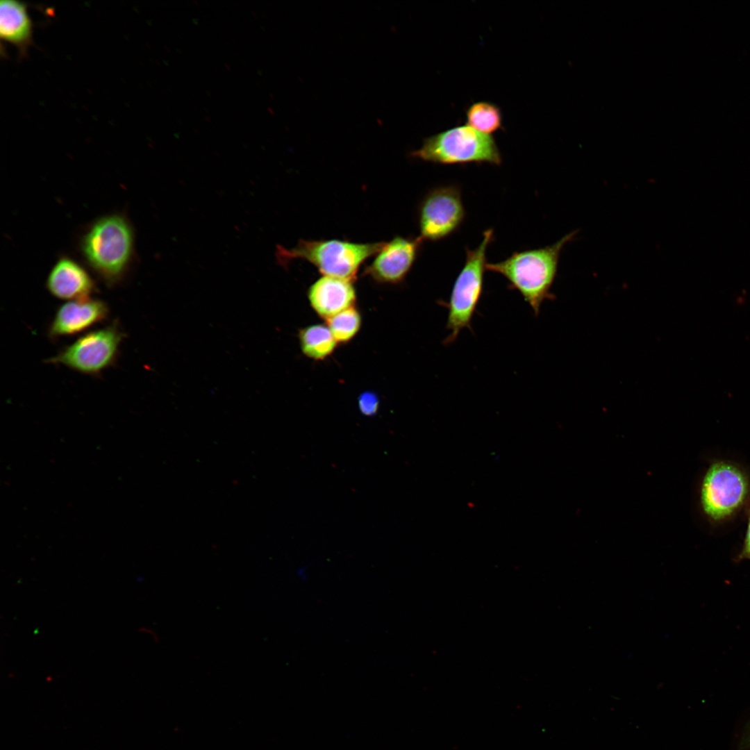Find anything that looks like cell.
<instances>
[{
	"label": "cell",
	"instance_id": "obj_1",
	"mask_svg": "<svg viewBox=\"0 0 750 750\" xmlns=\"http://www.w3.org/2000/svg\"><path fill=\"white\" fill-rule=\"evenodd\" d=\"M576 232L565 235L551 245L515 251L503 260L487 263L486 270L503 276L508 288L518 291L537 316L542 302L553 297L550 290L556 276L560 253Z\"/></svg>",
	"mask_w": 750,
	"mask_h": 750
},
{
	"label": "cell",
	"instance_id": "obj_2",
	"mask_svg": "<svg viewBox=\"0 0 750 750\" xmlns=\"http://www.w3.org/2000/svg\"><path fill=\"white\" fill-rule=\"evenodd\" d=\"M81 250L90 266L102 280L108 285H115L122 280L132 258V228L121 215L103 217L84 235Z\"/></svg>",
	"mask_w": 750,
	"mask_h": 750
},
{
	"label": "cell",
	"instance_id": "obj_3",
	"mask_svg": "<svg viewBox=\"0 0 750 750\" xmlns=\"http://www.w3.org/2000/svg\"><path fill=\"white\" fill-rule=\"evenodd\" d=\"M383 243L301 240L291 249L278 246L276 256L283 265L293 260L301 259L312 264L323 276L353 281L361 265L374 256Z\"/></svg>",
	"mask_w": 750,
	"mask_h": 750
},
{
	"label": "cell",
	"instance_id": "obj_4",
	"mask_svg": "<svg viewBox=\"0 0 750 750\" xmlns=\"http://www.w3.org/2000/svg\"><path fill=\"white\" fill-rule=\"evenodd\" d=\"M412 158L440 165L489 164L499 166L502 156L493 137L469 126H456L423 141Z\"/></svg>",
	"mask_w": 750,
	"mask_h": 750
},
{
	"label": "cell",
	"instance_id": "obj_5",
	"mask_svg": "<svg viewBox=\"0 0 750 750\" xmlns=\"http://www.w3.org/2000/svg\"><path fill=\"white\" fill-rule=\"evenodd\" d=\"M493 240V229L488 228L483 232L478 247L465 248V264L453 283L449 302L444 303L448 308L446 328L449 331L444 344L454 342L462 329L471 328L483 293L487 249Z\"/></svg>",
	"mask_w": 750,
	"mask_h": 750
},
{
	"label": "cell",
	"instance_id": "obj_6",
	"mask_svg": "<svg viewBox=\"0 0 750 750\" xmlns=\"http://www.w3.org/2000/svg\"><path fill=\"white\" fill-rule=\"evenodd\" d=\"M750 499V479L744 469L728 460L712 462L702 477L699 504L712 522L721 523L735 516Z\"/></svg>",
	"mask_w": 750,
	"mask_h": 750
},
{
	"label": "cell",
	"instance_id": "obj_7",
	"mask_svg": "<svg viewBox=\"0 0 750 750\" xmlns=\"http://www.w3.org/2000/svg\"><path fill=\"white\" fill-rule=\"evenodd\" d=\"M125 336L119 322L114 321L83 334L45 362L84 375L99 376L116 363Z\"/></svg>",
	"mask_w": 750,
	"mask_h": 750
},
{
	"label": "cell",
	"instance_id": "obj_8",
	"mask_svg": "<svg viewBox=\"0 0 750 750\" xmlns=\"http://www.w3.org/2000/svg\"><path fill=\"white\" fill-rule=\"evenodd\" d=\"M465 215L458 186L434 188L426 194L418 207L419 238L430 242L444 240L460 228Z\"/></svg>",
	"mask_w": 750,
	"mask_h": 750
},
{
	"label": "cell",
	"instance_id": "obj_9",
	"mask_svg": "<svg viewBox=\"0 0 750 750\" xmlns=\"http://www.w3.org/2000/svg\"><path fill=\"white\" fill-rule=\"evenodd\" d=\"M422 242L419 237L401 236L384 242L372 262L365 267L364 275L381 284L402 283L417 260Z\"/></svg>",
	"mask_w": 750,
	"mask_h": 750
},
{
	"label": "cell",
	"instance_id": "obj_10",
	"mask_svg": "<svg viewBox=\"0 0 750 750\" xmlns=\"http://www.w3.org/2000/svg\"><path fill=\"white\" fill-rule=\"evenodd\" d=\"M110 308L98 299L69 301L58 308L47 328L51 340L81 333L108 319Z\"/></svg>",
	"mask_w": 750,
	"mask_h": 750
},
{
	"label": "cell",
	"instance_id": "obj_11",
	"mask_svg": "<svg viewBox=\"0 0 750 750\" xmlns=\"http://www.w3.org/2000/svg\"><path fill=\"white\" fill-rule=\"evenodd\" d=\"M353 281L322 276L308 288L311 308L322 318L327 319L355 306L356 291Z\"/></svg>",
	"mask_w": 750,
	"mask_h": 750
},
{
	"label": "cell",
	"instance_id": "obj_12",
	"mask_svg": "<svg viewBox=\"0 0 750 750\" xmlns=\"http://www.w3.org/2000/svg\"><path fill=\"white\" fill-rule=\"evenodd\" d=\"M46 287L54 297L68 301L92 298L96 290L88 273L67 258L60 259L51 269Z\"/></svg>",
	"mask_w": 750,
	"mask_h": 750
},
{
	"label": "cell",
	"instance_id": "obj_13",
	"mask_svg": "<svg viewBox=\"0 0 750 750\" xmlns=\"http://www.w3.org/2000/svg\"><path fill=\"white\" fill-rule=\"evenodd\" d=\"M0 35L7 42L25 51L32 38V23L22 3L2 0L0 3Z\"/></svg>",
	"mask_w": 750,
	"mask_h": 750
},
{
	"label": "cell",
	"instance_id": "obj_14",
	"mask_svg": "<svg viewBox=\"0 0 750 750\" xmlns=\"http://www.w3.org/2000/svg\"><path fill=\"white\" fill-rule=\"evenodd\" d=\"M302 353L314 360H323L335 351L338 342L326 324H315L299 331Z\"/></svg>",
	"mask_w": 750,
	"mask_h": 750
},
{
	"label": "cell",
	"instance_id": "obj_15",
	"mask_svg": "<svg viewBox=\"0 0 750 750\" xmlns=\"http://www.w3.org/2000/svg\"><path fill=\"white\" fill-rule=\"evenodd\" d=\"M466 119L469 126L486 135L502 127L500 108L488 101H478L470 105L466 111Z\"/></svg>",
	"mask_w": 750,
	"mask_h": 750
},
{
	"label": "cell",
	"instance_id": "obj_16",
	"mask_svg": "<svg viewBox=\"0 0 750 750\" xmlns=\"http://www.w3.org/2000/svg\"><path fill=\"white\" fill-rule=\"evenodd\" d=\"M326 322L338 343H347L359 332L362 317L353 306L327 319Z\"/></svg>",
	"mask_w": 750,
	"mask_h": 750
},
{
	"label": "cell",
	"instance_id": "obj_17",
	"mask_svg": "<svg viewBox=\"0 0 750 750\" xmlns=\"http://www.w3.org/2000/svg\"><path fill=\"white\" fill-rule=\"evenodd\" d=\"M358 406L363 415L374 416L379 407L378 396L372 391L363 392L358 396Z\"/></svg>",
	"mask_w": 750,
	"mask_h": 750
},
{
	"label": "cell",
	"instance_id": "obj_18",
	"mask_svg": "<svg viewBox=\"0 0 750 750\" xmlns=\"http://www.w3.org/2000/svg\"><path fill=\"white\" fill-rule=\"evenodd\" d=\"M743 560H750V508L748 510L747 528L742 546L735 558V560L738 562Z\"/></svg>",
	"mask_w": 750,
	"mask_h": 750
},
{
	"label": "cell",
	"instance_id": "obj_19",
	"mask_svg": "<svg viewBox=\"0 0 750 750\" xmlns=\"http://www.w3.org/2000/svg\"><path fill=\"white\" fill-rule=\"evenodd\" d=\"M296 575L301 581H306L308 576V572L307 567L302 566L299 567L296 571Z\"/></svg>",
	"mask_w": 750,
	"mask_h": 750
},
{
	"label": "cell",
	"instance_id": "obj_20",
	"mask_svg": "<svg viewBox=\"0 0 750 750\" xmlns=\"http://www.w3.org/2000/svg\"><path fill=\"white\" fill-rule=\"evenodd\" d=\"M740 746L742 749L750 748V728L747 730L742 739Z\"/></svg>",
	"mask_w": 750,
	"mask_h": 750
}]
</instances>
